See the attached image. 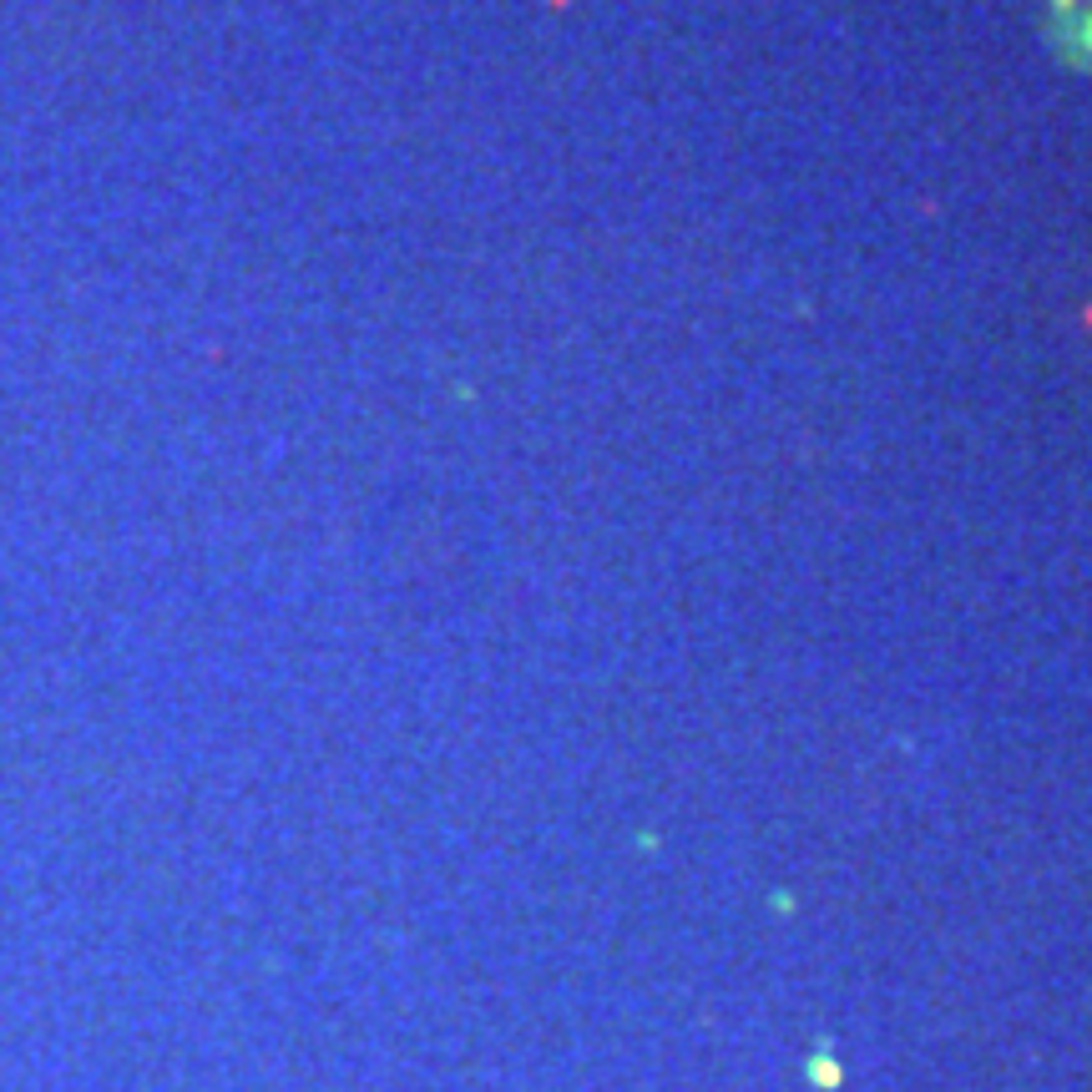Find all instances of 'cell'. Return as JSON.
Here are the masks:
<instances>
[{
    "mask_svg": "<svg viewBox=\"0 0 1092 1092\" xmlns=\"http://www.w3.org/2000/svg\"><path fill=\"white\" fill-rule=\"evenodd\" d=\"M1047 36L1072 72L1092 76V0H1047Z\"/></svg>",
    "mask_w": 1092,
    "mask_h": 1092,
    "instance_id": "cell-1",
    "label": "cell"
}]
</instances>
